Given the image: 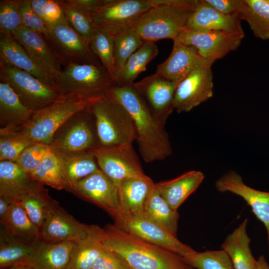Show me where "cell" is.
Returning a JSON list of instances; mask_svg holds the SVG:
<instances>
[{"mask_svg":"<svg viewBox=\"0 0 269 269\" xmlns=\"http://www.w3.org/2000/svg\"><path fill=\"white\" fill-rule=\"evenodd\" d=\"M51 151V148L48 144L33 142L23 150L15 162L21 168L31 174Z\"/></svg>","mask_w":269,"mask_h":269,"instance_id":"44","label":"cell"},{"mask_svg":"<svg viewBox=\"0 0 269 269\" xmlns=\"http://www.w3.org/2000/svg\"><path fill=\"white\" fill-rule=\"evenodd\" d=\"M154 183L145 174L122 181L118 188L123 215H143L146 201Z\"/></svg>","mask_w":269,"mask_h":269,"instance_id":"25","label":"cell"},{"mask_svg":"<svg viewBox=\"0 0 269 269\" xmlns=\"http://www.w3.org/2000/svg\"><path fill=\"white\" fill-rule=\"evenodd\" d=\"M62 96L94 100L107 95L116 86L114 77L102 65L69 63L53 79Z\"/></svg>","mask_w":269,"mask_h":269,"instance_id":"4","label":"cell"},{"mask_svg":"<svg viewBox=\"0 0 269 269\" xmlns=\"http://www.w3.org/2000/svg\"><path fill=\"white\" fill-rule=\"evenodd\" d=\"M45 38L64 66L69 63L102 65L90 45L66 19L47 25Z\"/></svg>","mask_w":269,"mask_h":269,"instance_id":"10","label":"cell"},{"mask_svg":"<svg viewBox=\"0 0 269 269\" xmlns=\"http://www.w3.org/2000/svg\"><path fill=\"white\" fill-rule=\"evenodd\" d=\"M240 17L248 22L256 37L269 39V2L267 0H244Z\"/></svg>","mask_w":269,"mask_h":269,"instance_id":"36","label":"cell"},{"mask_svg":"<svg viewBox=\"0 0 269 269\" xmlns=\"http://www.w3.org/2000/svg\"><path fill=\"white\" fill-rule=\"evenodd\" d=\"M203 173L190 170L174 179L155 183L161 196L174 210L198 188L204 179Z\"/></svg>","mask_w":269,"mask_h":269,"instance_id":"26","label":"cell"},{"mask_svg":"<svg viewBox=\"0 0 269 269\" xmlns=\"http://www.w3.org/2000/svg\"><path fill=\"white\" fill-rule=\"evenodd\" d=\"M39 241L31 242L11 236L0 225V269L21 265L32 266Z\"/></svg>","mask_w":269,"mask_h":269,"instance_id":"27","label":"cell"},{"mask_svg":"<svg viewBox=\"0 0 269 269\" xmlns=\"http://www.w3.org/2000/svg\"><path fill=\"white\" fill-rule=\"evenodd\" d=\"M198 0H163L142 14L132 28L144 41L175 40L186 27Z\"/></svg>","mask_w":269,"mask_h":269,"instance_id":"3","label":"cell"},{"mask_svg":"<svg viewBox=\"0 0 269 269\" xmlns=\"http://www.w3.org/2000/svg\"><path fill=\"white\" fill-rule=\"evenodd\" d=\"M220 192H230L242 198L252 211L264 225L269 246V192L254 189L246 185L242 177L234 171H230L219 178L215 183Z\"/></svg>","mask_w":269,"mask_h":269,"instance_id":"17","label":"cell"},{"mask_svg":"<svg viewBox=\"0 0 269 269\" xmlns=\"http://www.w3.org/2000/svg\"><path fill=\"white\" fill-rule=\"evenodd\" d=\"M62 3L66 21L90 45L96 29L91 15L73 6L67 0H62Z\"/></svg>","mask_w":269,"mask_h":269,"instance_id":"41","label":"cell"},{"mask_svg":"<svg viewBox=\"0 0 269 269\" xmlns=\"http://www.w3.org/2000/svg\"><path fill=\"white\" fill-rule=\"evenodd\" d=\"M32 143L19 131L0 134V161L15 162L23 150Z\"/></svg>","mask_w":269,"mask_h":269,"instance_id":"42","label":"cell"},{"mask_svg":"<svg viewBox=\"0 0 269 269\" xmlns=\"http://www.w3.org/2000/svg\"><path fill=\"white\" fill-rule=\"evenodd\" d=\"M248 219L245 218L221 246L229 255L234 269H258L257 260L250 248L251 238L247 233Z\"/></svg>","mask_w":269,"mask_h":269,"instance_id":"28","label":"cell"},{"mask_svg":"<svg viewBox=\"0 0 269 269\" xmlns=\"http://www.w3.org/2000/svg\"><path fill=\"white\" fill-rule=\"evenodd\" d=\"M40 184L16 162L0 161V197L18 202Z\"/></svg>","mask_w":269,"mask_h":269,"instance_id":"23","label":"cell"},{"mask_svg":"<svg viewBox=\"0 0 269 269\" xmlns=\"http://www.w3.org/2000/svg\"><path fill=\"white\" fill-rule=\"evenodd\" d=\"M76 7L91 15L93 12L101 3L102 0H67Z\"/></svg>","mask_w":269,"mask_h":269,"instance_id":"49","label":"cell"},{"mask_svg":"<svg viewBox=\"0 0 269 269\" xmlns=\"http://www.w3.org/2000/svg\"><path fill=\"white\" fill-rule=\"evenodd\" d=\"M268 1V2H269V0H267Z\"/></svg>","mask_w":269,"mask_h":269,"instance_id":"53","label":"cell"},{"mask_svg":"<svg viewBox=\"0 0 269 269\" xmlns=\"http://www.w3.org/2000/svg\"><path fill=\"white\" fill-rule=\"evenodd\" d=\"M245 35L221 30L185 28L173 40L194 47L205 59L214 63L240 45Z\"/></svg>","mask_w":269,"mask_h":269,"instance_id":"11","label":"cell"},{"mask_svg":"<svg viewBox=\"0 0 269 269\" xmlns=\"http://www.w3.org/2000/svg\"><path fill=\"white\" fill-rule=\"evenodd\" d=\"M95 100L61 95L47 106L34 112L29 122L19 132L32 142L49 144L52 136L63 124Z\"/></svg>","mask_w":269,"mask_h":269,"instance_id":"6","label":"cell"},{"mask_svg":"<svg viewBox=\"0 0 269 269\" xmlns=\"http://www.w3.org/2000/svg\"><path fill=\"white\" fill-rule=\"evenodd\" d=\"M19 4L23 26L37 32L46 38L47 25L33 10L30 0H19Z\"/></svg>","mask_w":269,"mask_h":269,"instance_id":"46","label":"cell"},{"mask_svg":"<svg viewBox=\"0 0 269 269\" xmlns=\"http://www.w3.org/2000/svg\"><path fill=\"white\" fill-rule=\"evenodd\" d=\"M213 64L203 57L194 47L173 43L170 54L157 65L155 73L177 86L195 69Z\"/></svg>","mask_w":269,"mask_h":269,"instance_id":"19","label":"cell"},{"mask_svg":"<svg viewBox=\"0 0 269 269\" xmlns=\"http://www.w3.org/2000/svg\"><path fill=\"white\" fill-rule=\"evenodd\" d=\"M5 269H36L31 266L21 265H17V266L10 267Z\"/></svg>","mask_w":269,"mask_h":269,"instance_id":"52","label":"cell"},{"mask_svg":"<svg viewBox=\"0 0 269 269\" xmlns=\"http://www.w3.org/2000/svg\"><path fill=\"white\" fill-rule=\"evenodd\" d=\"M101 230V228L98 225H90L87 235L76 242L66 269H92L103 248Z\"/></svg>","mask_w":269,"mask_h":269,"instance_id":"32","label":"cell"},{"mask_svg":"<svg viewBox=\"0 0 269 269\" xmlns=\"http://www.w3.org/2000/svg\"><path fill=\"white\" fill-rule=\"evenodd\" d=\"M90 228V225L79 222L58 203L51 210L40 229V241L48 243L77 242L87 235Z\"/></svg>","mask_w":269,"mask_h":269,"instance_id":"18","label":"cell"},{"mask_svg":"<svg viewBox=\"0 0 269 269\" xmlns=\"http://www.w3.org/2000/svg\"><path fill=\"white\" fill-rule=\"evenodd\" d=\"M76 242L39 241L32 266L36 269H66Z\"/></svg>","mask_w":269,"mask_h":269,"instance_id":"30","label":"cell"},{"mask_svg":"<svg viewBox=\"0 0 269 269\" xmlns=\"http://www.w3.org/2000/svg\"><path fill=\"white\" fill-rule=\"evenodd\" d=\"M112 35L114 61L117 76L129 57L145 41L132 27L125 29Z\"/></svg>","mask_w":269,"mask_h":269,"instance_id":"38","label":"cell"},{"mask_svg":"<svg viewBox=\"0 0 269 269\" xmlns=\"http://www.w3.org/2000/svg\"><path fill=\"white\" fill-rule=\"evenodd\" d=\"M163 0H102L91 14L96 28L114 34L132 27L144 13Z\"/></svg>","mask_w":269,"mask_h":269,"instance_id":"8","label":"cell"},{"mask_svg":"<svg viewBox=\"0 0 269 269\" xmlns=\"http://www.w3.org/2000/svg\"><path fill=\"white\" fill-rule=\"evenodd\" d=\"M133 84L116 86L107 95L123 105L131 115L139 151L143 160L150 163L163 160L172 153L168 134Z\"/></svg>","mask_w":269,"mask_h":269,"instance_id":"2","label":"cell"},{"mask_svg":"<svg viewBox=\"0 0 269 269\" xmlns=\"http://www.w3.org/2000/svg\"><path fill=\"white\" fill-rule=\"evenodd\" d=\"M12 202L9 199L0 197V222L5 220L8 214Z\"/></svg>","mask_w":269,"mask_h":269,"instance_id":"50","label":"cell"},{"mask_svg":"<svg viewBox=\"0 0 269 269\" xmlns=\"http://www.w3.org/2000/svg\"><path fill=\"white\" fill-rule=\"evenodd\" d=\"M158 54L155 42L146 41L128 59L116 79V86L131 85Z\"/></svg>","mask_w":269,"mask_h":269,"instance_id":"33","label":"cell"},{"mask_svg":"<svg viewBox=\"0 0 269 269\" xmlns=\"http://www.w3.org/2000/svg\"><path fill=\"white\" fill-rule=\"evenodd\" d=\"M93 152L100 169L117 187L126 179L145 174L132 144L100 146Z\"/></svg>","mask_w":269,"mask_h":269,"instance_id":"12","label":"cell"},{"mask_svg":"<svg viewBox=\"0 0 269 269\" xmlns=\"http://www.w3.org/2000/svg\"></svg>","mask_w":269,"mask_h":269,"instance_id":"54","label":"cell"},{"mask_svg":"<svg viewBox=\"0 0 269 269\" xmlns=\"http://www.w3.org/2000/svg\"><path fill=\"white\" fill-rule=\"evenodd\" d=\"M144 216L171 235L177 237L179 215L161 196L155 186L146 201Z\"/></svg>","mask_w":269,"mask_h":269,"instance_id":"31","label":"cell"},{"mask_svg":"<svg viewBox=\"0 0 269 269\" xmlns=\"http://www.w3.org/2000/svg\"><path fill=\"white\" fill-rule=\"evenodd\" d=\"M212 65L198 67L177 85L173 105L177 112H188L207 101L213 95Z\"/></svg>","mask_w":269,"mask_h":269,"instance_id":"14","label":"cell"},{"mask_svg":"<svg viewBox=\"0 0 269 269\" xmlns=\"http://www.w3.org/2000/svg\"><path fill=\"white\" fill-rule=\"evenodd\" d=\"M11 35L23 46L32 59L53 80L62 70V64L45 37L24 26Z\"/></svg>","mask_w":269,"mask_h":269,"instance_id":"20","label":"cell"},{"mask_svg":"<svg viewBox=\"0 0 269 269\" xmlns=\"http://www.w3.org/2000/svg\"><path fill=\"white\" fill-rule=\"evenodd\" d=\"M96 123L100 146L132 144L136 139L132 118L124 107L106 95L90 105Z\"/></svg>","mask_w":269,"mask_h":269,"instance_id":"5","label":"cell"},{"mask_svg":"<svg viewBox=\"0 0 269 269\" xmlns=\"http://www.w3.org/2000/svg\"><path fill=\"white\" fill-rule=\"evenodd\" d=\"M133 85L155 119L164 126L174 110L173 101L177 86L156 73Z\"/></svg>","mask_w":269,"mask_h":269,"instance_id":"16","label":"cell"},{"mask_svg":"<svg viewBox=\"0 0 269 269\" xmlns=\"http://www.w3.org/2000/svg\"><path fill=\"white\" fill-rule=\"evenodd\" d=\"M0 80L7 83L22 103L33 112L47 106L61 96L55 88L30 73L0 62Z\"/></svg>","mask_w":269,"mask_h":269,"instance_id":"9","label":"cell"},{"mask_svg":"<svg viewBox=\"0 0 269 269\" xmlns=\"http://www.w3.org/2000/svg\"><path fill=\"white\" fill-rule=\"evenodd\" d=\"M31 175L34 180L44 185H47L57 190L69 191L60 159L52 150Z\"/></svg>","mask_w":269,"mask_h":269,"instance_id":"37","label":"cell"},{"mask_svg":"<svg viewBox=\"0 0 269 269\" xmlns=\"http://www.w3.org/2000/svg\"><path fill=\"white\" fill-rule=\"evenodd\" d=\"M71 193L103 209L113 218L115 222L123 215L118 188L100 169L80 181Z\"/></svg>","mask_w":269,"mask_h":269,"instance_id":"13","label":"cell"},{"mask_svg":"<svg viewBox=\"0 0 269 269\" xmlns=\"http://www.w3.org/2000/svg\"><path fill=\"white\" fill-rule=\"evenodd\" d=\"M90 105L71 116L56 131L49 143L52 150L93 151L100 146Z\"/></svg>","mask_w":269,"mask_h":269,"instance_id":"7","label":"cell"},{"mask_svg":"<svg viewBox=\"0 0 269 269\" xmlns=\"http://www.w3.org/2000/svg\"><path fill=\"white\" fill-rule=\"evenodd\" d=\"M129 234L146 242L159 246L181 256L193 249L147 219L143 215H123L114 223Z\"/></svg>","mask_w":269,"mask_h":269,"instance_id":"15","label":"cell"},{"mask_svg":"<svg viewBox=\"0 0 269 269\" xmlns=\"http://www.w3.org/2000/svg\"><path fill=\"white\" fill-rule=\"evenodd\" d=\"M182 257L195 269H234L229 255L222 249L202 252L193 249Z\"/></svg>","mask_w":269,"mask_h":269,"instance_id":"39","label":"cell"},{"mask_svg":"<svg viewBox=\"0 0 269 269\" xmlns=\"http://www.w3.org/2000/svg\"><path fill=\"white\" fill-rule=\"evenodd\" d=\"M0 225L11 236L31 242L40 241V229L18 202H12L6 219Z\"/></svg>","mask_w":269,"mask_h":269,"instance_id":"34","label":"cell"},{"mask_svg":"<svg viewBox=\"0 0 269 269\" xmlns=\"http://www.w3.org/2000/svg\"><path fill=\"white\" fill-rule=\"evenodd\" d=\"M101 241L123 269H195L180 255L140 240L115 224L101 228Z\"/></svg>","mask_w":269,"mask_h":269,"instance_id":"1","label":"cell"},{"mask_svg":"<svg viewBox=\"0 0 269 269\" xmlns=\"http://www.w3.org/2000/svg\"><path fill=\"white\" fill-rule=\"evenodd\" d=\"M34 12L47 24L65 19L62 0H30Z\"/></svg>","mask_w":269,"mask_h":269,"instance_id":"45","label":"cell"},{"mask_svg":"<svg viewBox=\"0 0 269 269\" xmlns=\"http://www.w3.org/2000/svg\"><path fill=\"white\" fill-rule=\"evenodd\" d=\"M92 269H123L116 257L103 246Z\"/></svg>","mask_w":269,"mask_h":269,"instance_id":"48","label":"cell"},{"mask_svg":"<svg viewBox=\"0 0 269 269\" xmlns=\"http://www.w3.org/2000/svg\"><path fill=\"white\" fill-rule=\"evenodd\" d=\"M221 13L228 15H239L244 5V0H205Z\"/></svg>","mask_w":269,"mask_h":269,"instance_id":"47","label":"cell"},{"mask_svg":"<svg viewBox=\"0 0 269 269\" xmlns=\"http://www.w3.org/2000/svg\"><path fill=\"white\" fill-rule=\"evenodd\" d=\"M0 62L26 71L55 88L52 78L32 59L11 35L0 33Z\"/></svg>","mask_w":269,"mask_h":269,"instance_id":"24","label":"cell"},{"mask_svg":"<svg viewBox=\"0 0 269 269\" xmlns=\"http://www.w3.org/2000/svg\"><path fill=\"white\" fill-rule=\"evenodd\" d=\"M18 203L40 229L50 211L58 202L50 196L48 190L41 184L24 196Z\"/></svg>","mask_w":269,"mask_h":269,"instance_id":"35","label":"cell"},{"mask_svg":"<svg viewBox=\"0 0 269 269\" xmlns=\"http://www.w3.org/2000/svg\"><path fill=\"white\" fill-rule=\"evenodd\" d=\"M52 150L60 159L71 193L80 181L100 169L93 151Z\"/></svg>","mask_w":269,"mask_h":269,"instance_id":"29","label":"cell"},{"mask_svg":"<svg viewBox=\"0 0 269 269\" xmlns=\"http://www.w3.org/2000/svg\"><path fill=\"white\" fill-rule=\"evenodd\" d=\"M90 47L102 65L116 81L117 71L114 61L113 35L107 31L96 28L90 43Z\"/></svg>","mask_w":269,"mask_h":269,"instance_id":"40","label":"cell"},{"mask_svg":"<svg viewBox=\"0 0 269 269\" xmlns=\"http://www.w3.org/2000/svg\"><path fill=\"white\" fill-rule=\"evenodd\" d=\"M258 269H269V264L265 257L261 255L257 259Z\"/></svg>","mask_w":269,"mask_h":269,"instance_id":"51","label":"cell"},{"mask_svg":"<svg viewBox=\"0 0 269 269\" xmlns=\"http://www.w3.org/2000/svg\"><path fill=\"white\" fill-rule=\"evenodd\" d=\"M239 15L224 14L207 3L198 0L186 28L193 30H215L245 35Z\"/></svg>","mask_w":269,"mask_h":269,"instance_id":"21","label":"cell"},{"mask_svg":"<svg viewBox=\"0 0 269 269\" xmlns=\"http://www.w3.org/2000/svg\"><path fill=\"white\" fill-rule=\"evenodd\" d=\"M22 26L19 0H0V33L12 35Z\"/></svg>","mask_w":269,"mask_h":269,"instance_id":"43","label":"cell"},{"mask_svg":"<svg viewBox=\"0 0 269 269\" xmlns=\"http://www.w3.org/2000/svg\"><path fill=\"white\" fill-rule=\"evenodd\" d=\"M33 112L22 103L7 83L0 81V134L20 131Z\"/></svg>","mask_w":269,"mask_h":269,"instance_id":"22","label":"cell"}]
</instances>
